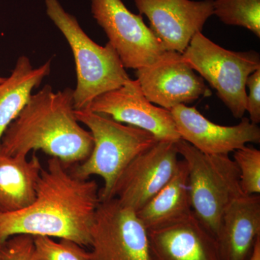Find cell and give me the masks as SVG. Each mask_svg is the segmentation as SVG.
<instances>
[{"mask_svg": "<svg viewBox=\"0 0 260 260\" xmlns=\"http://www.w3.org/2000/svg\"><path fill=\"white\" fill-rule=\"evenodd\" d=\"M249 260H260V239L256 241L252 255Z\"/></svg>", "mask_w": 260, "mask_h": 260, "instance_id": "cb8c5ba5", "label": "cell"}, {"mask_svg": "<svg viewBox=\"0 0 260 260\" xmlns=\"http://www.w3.org/2000/svg\"><path fill=\"white\" fill-rule=\"evenodd\" d=\"M93 18L105 32L125 69L153 64L165 48L141 15L132 13L121 0H90Z\"/></svg>", "mask_w": 260, "mask_h": 260, "instance_id": "52a82bcc", "label": "cell"}, {"mask_svg": "<svg viewBox=\"0 0 260 260\" xmlns=\"http://www.w3.org/2000/svg\"><path fill=\"white\" fill-rule=\"evenodd\" d=\"M87 109L145 130L158 140L181 139L170 110L149 102L137 80L130 79L119 88L99 95Z\"/></svg>", "mask_w": 260, "mask_h": 260, "instance_id": "8fae6325", "label": "cell"}, {"mask_svg": "<svg viewBox=\"0 0 260 260\" xmlns=\"http://www.w3.org/2000/svg\"><path fill=\"white\" fill-rule=\"evenodd\" d=\"M234 160L239 169L241 187L244 194H259V150L245 145L234 152Z\"/></svg>", "mask_w": 260, "mask_h": 260, "instance_id": "44dd1931", "label": "cell"}, {"mask_svg": "<svg viewBox=\"0 0 260 260\" xmlns=\"http://www.w3.org/2000/svg\"><path fill=\"white\" fill-rule=\"evenodd\" d=\"M148 234L150 260H222L216 239L194 213Z\"/></svg>", "mask_w": 260, "mask_h": 260, "instance_id": "5bb4252c", "label": "cell"}, {"mask_svg": "<svg viewBox=\"0 0 260 260\" xmlns=\"http://www.w3.org/2000/svg\"><path fill=\"white\" fill-rule=\"evenodd\" d=\"M99 203L96 181L76 177L59 159L50 158L41 172L32 203L13 213H0V245L25 234L90 246Z\"/></svg>", "mask_w": 260, "mask_h": 260, "instance_id": "6da1fadb", "label": "cell"}, {"mask_svg": "<svg viewBox=\"0 0 260 260\" xmlns=\"http://www.w3.org/2000/svg\"><path fill=\"white\" fill-rule=\"evenodd\" d=\"M73 92L70 88L55 92L46 85L32 94L5 132L2 152L27 156L41 150L69 168L85 161L93 150V137L75 116Z\"/></svg>", "mask_w": 260, "mask_h": 260, "instance_id": "7a4b0ae2", "label": "cell"}, {"mask_svg": "<svg viewBox=\"0 0 260 260\" xmlns=\"http://www.w3.org/2000/svg\"><path fill=\"white\" fill-rule=\"evenodd\" d=\"M42 169L35 153L28 159L0 150V213H13L32 203Z\"/></svg>", "mask_w": 260, "mask_h": 260, "instance_id": "2e32d148", "label": "cell"}, {"mask_svg": "<svg viewBox=\"0 0 260 260\" xmlns=\"http://www.w3.org/2000/svg\"><path fill=\"white\" fill-rule=\"evenodd\" d=\"M246 86L249 94L246 95V112L249 113L251 122L258 124L260 122V69L249 75Z\"/></svg>", "mask_w": 260, "mask_h": 260, "instance_id": "603a6c76", "label": "cell"}, {"mask_svg": "<svg viewBox=\"0 0 260 260\" xmlns=\"http://www.w3.org/2000/svg\"><path fill=\"white\" fill-rule=\"evenodd\" d=\"M140 15H146L167 51L182 54L213 15V0H135Z\"/></svg>", "mask_w": 260, "mask_h": 260, "instance_id": "7c38bea8", "label": "cell"}, {"mask_svg": "<svg viewBox=\"0 0 260 260\" xmlns=\"http://www.w3.org/2000/svg\"><path fill=\"white\" fill-rule=\"evenodd\" d=\"M32 236L20 234L11 237L0 245L3 260H34Z\"/></svg>", "mask_w": 260, "mask_h": 260, "instance_id": "7402d4cb", "label": "cell"}, {"mask_svg": "<svg viewBox=\"0 0 260 260\" xmlns=\"http://www.w3.org/2000/svg\"><path fill=\"white\" fill-rule=\"evenodd\" d=\"M34 242V260H88V251L73 241L35 237Z\"/></svg>", "mask_w": 260, "mask_h": 260, "instance_id": "ffe728a7", "label": "cell"}, {"mask_svg": "<svg viewBox=\"0 0 260 260\" xmlns=\"http://www.w3.org/2000/svg\"><path fill=\"white\" fill-rule=\"evenodd\" d=\"M135 75L149 102L168 110L212 95L203 78L177 51H166L153 64L136 70Z\"/></svg>", "mask_w": 260, "mask_h": 260, "instance_id": "30bf717a", "label": "cell"}, {"mask_svg": "<svg viewBox=\"0 0 260 260\" xmlns=\"http://www.w3.org/2000/svg\"><path fill=\"white\" fill-rule=\"evenodd\" d=\"M90 237L88 260H150L148 230L116 198L100 201Z\"/></svg>", "mask_w": 260, "mask_h": 260, "instance_id": "ba28073f", "label": "cell"}, {"mask_svg": "<svg viewBox=\"0 0 260 260\" xmlns=\"http://www.w3.org/2000/svg\"><path fill=\"white\" fill-rule=\"evenodd\" d=\"M0 260H3V257H2L1 254H0Z\"/></svg>", "mask_w": 260, "mask_h": 260, "instance_id": "484cf974", "label": "cell"}, {"mask_svg": "<svg viewBox=\"0 0 260 260\" xmlns=\"http://www.w3.org/2000/svg\"><path fill=\"white\" fill-rule=\"evenodd\" d=\"M181 56L216 90L232 115L242 119L246 112V80L260 69L259 53L228 50L198 32Z\"/></svg>", "mask_w": 260, "mask_h": 260, "instance_id": "8992f818", "label": "cell"}, {"mask_svg": "<svg viewBox=\"0 0 260 260\" xmlns=\"http://www.w3.org/2000/svg\"><path fill=\"white\" fill-rule=\"evenodd\" d=\"M45 5L48 17L63 34L74 56L75 110L88 109L95 98L131 79L109 42L103 47L93 42L74 15L65 11L58 0H45Z\"/></svg>", "mask_w": 260, "mask_h": 260, "instance_id": "3957f363", "label": "cell"}, {"mask_svg": "<svg viewBox=\"0 0 260 260\" xmlns=\"http://www.w3.org/2000/svg\"><path fill=\"white\" fill-rule=\"evenodd\" d=\"M51 60L34 68L26 56L18 58L11 74L0 83V150L5 132L23 110L32 90L51 73Z\"/></svg>", "mask_w": 260, "mask_h": 260, "instance_id": "ac0fdd59", "label": "cell"}, {"mask_svg": "<svg viewBox=\"0 0 260 260\" xmlns=\"http://www.w3.org/2000/svg\"><path fill=\"white\" fill-rule=\"evenodd\" d=\"M186 164L179 160L177 172L153 198L136 212L147 230L176 223L192 213Z\"/></svg>", "mask_w": 260, "mask_h": 260, "instance_id": "e0dca14e", "label": "cell"}, {"mask_svg": "<svg viewBox=\"0 0 260 260\" xmlns=\"http://www.w3.org/2000/svg\"><path fill=\"white\" fill-rule=\"evenodd\" d=\"M260 239L259 194L238 197L224 211L216 237L222 260H249Z\"/></svg>", "mask_w": 260, "mask_h": 260, "instance_id": "9a60e30c", "label": "cell"}, {"mask_svg": "<svg viewBox=\"0 0 260 260\" xmlns=\"http://www.w3.org/2000/svg\"><path fill=\"white\" fill-rule=\"evenodd\" d=\"M177 142L159 140L130 162L116 181L112 198L135 212L141 209L177 172Z\"/></svg>", "mask_w": 260, "mask_h": 260, "instance_id": "9c48e42d", "label": "cell"}, {"mask_svg": "<svg viewBox=\"0 0 260 260\" xmlns=\"http://www.w3.org/2000/svg\"><path fill=\"white\" fill-rule=\"evenodd\" d=\"M176 144L187 168L193 213L216 239L224 211L244 194L237 164L229 155L202 153L182 139Z\"/></svg>", "mask_w": 260, "mask_h": 260, "instance_id": "5b68a950", "label": "cell"}, {"mask_svg": "<svg viewBox=\"0 0 260 260\" xmlns=\"http://www.w3.org/2000/svg\"><path fill=\"white\" fill-rule=\"evenodd\" d=\"M75 114L91 133L93 148L88 158L75 165L72 172L80 179L94 175L102 177L104 186L99 190L100 201L112 199L114 185L123 171L159 140L145 130L125 125L89 109L75 110Z\"/></svg>", "mask_w": 260, "mask_h": 260, "instance_id": "277c9868", "label": "cell"}, {"mask_svg": "<svg viewBox=\"0 0 260 260\" xmlns=\"http://www.w3.org/2000/svg\"><path fill=\"white\" fill-rule=\"evenodd\" d=\"M5 78H3V77L0 76V83H3L4 81Z\"/></svg>", "mask_w": 260, "mask_h": 260, "instance_id": "d4e9b609", "label": "cell"}, {"mask_svg": "<svg viewBox=\"0 0 260 260\" xmlns=\"http://www.w3.org/2000/svg\"><path fill=\"white\" fill-rule=\"evenodd\" d=\"M213 15L226 25L244 27L260 37V0H213Z\"/></svg>", "mask_w": 260, "mask_h": 260, "instance_id": "d6986e66", "label": "cell"}, {"mask_svg": "<svg viewBox=\"0 0 260 260\" xmlns=\"http://www.w3.org/2000/svg\"><path fill=\"white\" fill-rule=\"evenodd\" d=\"M170 112L181 139L202 153L229 155L248 143H260L259 127L249 118H242L237 125L222 126L185 104L176 106Z\"/></svg>", "mask_w": 260, "mask_h": 260, "instance_id": "4fadbf2b", "label": "cell"}]
</instances>
